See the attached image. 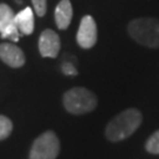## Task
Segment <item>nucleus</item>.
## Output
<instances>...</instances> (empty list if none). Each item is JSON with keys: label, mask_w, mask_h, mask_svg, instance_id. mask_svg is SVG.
<instances>
[{"label": "nucleus", "mask_w": 159, "mask_h": 159, "mask_svg": "<svg viewBox=\"0 0 159 159\" xmlns=\"http://www.w3.org/2000/svg\"><path fill=\"white\" fill-rule=\"evenodd\" d=\"M98 39L97 24L91 16L83 17L77 32V43L83 48H91L96 45Z\"/></svg>", "instance_id": "nucleus-6"}, {"label": "nucleus", "mask_w": 159, "mask_h": 159, "mask_svg": "<svg viewBox=\"0 0 159 159\" xmlns=\"http://www.w3.org/2000/svg\"><path fill=\"white\" fill-rule=\"evenodd\" d=\"M0 59L10 67L19 68L25 64V54L21 48L11 43L0 45Z\"/></svg>", "instance_id": "nucleus-8"}, {"label": "nucleus", "mask_w": 159, "mask_h": 159, "mask_svg": "<svg viewBox=\"0 0 159 159\" xmlns=\"http://www.w3.org/2000/svg\"><path fill=\"white\" fill-rule=\"evenodd\" d=\"M34 12L38 17H44L47 10V0H32Z\"/></svg>", "instance_id": "nucleus-13"}, {"label": "nucleus", "mask_w": 159, "mask_h": 159, "mask_svg": "<svg viewBox=\"0 0 159 159\" xmlns=\"http://www.w3.org/2000/svg\"><path fill=\"white\" fill-rule=\"evenodd\" d=\"M142 113L137 108H127L116 116L106 126L105 136L111 142H120L134 133L142 124Z\"/></svg>", "instance_id": "nucleus-1"}, {"label": "nucleus", "mask_w": 159, "mask_h": 159, "mask_svg": "<svg viewBox=\"0 0 159 159\" xmlns=\"http://www.w3.org/2000/svg\"><path fill=\"white\" fill-rule=\"evenodd\" d=\"M59 152V138L53 131H46L33 142L29 159H56Z\"/></svg>", "instance_id": "nucleus-4"}, {"label": "nucleus", "mask_w": 159, "mask_h": 159, "mask_svg": "<svg viewBox=\"0 0 159 159\" xmlns=\"http://www.w3.org/2000/svg\"><path fill=\"white\" fill-rule=\"evenodd\" d=\"M60 50V38L53 30H45L40 34L39 52L44 58H56Z\"/></svg>", "instance_id": "nucleus-7"}, {"label": "nucleus", "mask_w": 159, "mask_h": 159, "mask_svg": "<svg viewBox=\"0 0 159 159\" xmlns=\"http://www.w3.org/2000/svg\"><path fill=\"white\" fill-rule=\"evenodd\" d=\"M14 21L20 34L30 35L34 31V14L31 7H25L23 11L16 14Z\"/></svg>", "instance_id": "nucleus-10"}, {"label": "nucleus", "mask_w": 159, "mask_h": 159, "mask_svg": "<svg viewBox=\"0 0 159 159\" xmlns=\"http://www.w3.org/2000/svg\"><path fill=\"white\" fill-rule=\"evenodd\" d=\"M13 130V124L6 116H0V140H4L10 137Z\"/></svg>", "instance_id": "nucleus-11"}, {"label": "nucleus", "mask_w": 159, "mask_h": 159, "mask_svg": "<svg viewBox=\"0 0 159 159\" xmlns=\"http://www.w3.org/2000/svg\"><path fill=\"white\" fill-rule=\"evenodd\" d=\"M127 31L138 44L151 48L159 47V20L154 18H138L132 20Z\"/></svg>", "instance_id": "nucleus-2"}, {"label": "nucleus", "mask_w": 159, "mask_h": 159, "mask_svg": "<svg viewBox=\"0 0 159 159\" xmlns=\"http://www.w3.org/2000/svg\"><path fill=\"white\" fill-rule=\"evenodd\" d=\"M148 152L152 154H159V130L156 131L152 136L148 139L145 144Z\"/></svg>", "instance_id": "nucleus-12"}, {"label": "nucleus", "mask_w": 159, "mask_h": 159, "mask_svg": "<svg viewBox=\"0 0 159 159\" xmlns=\"http://www.w3.org/2000/svg\"><path fill=\"white\" fill-rule=\"evenodd\" d=\"M64 106L70 113L84 114L93 111L98 105L96 94L85 87H73L64 94Z\"/></svg>", "instance_id": "nucleus-3"}, {"label": "nucleus", "mask_w": 159, "mask_h": 159, "mask_svg": "<svg viewBox=\"0 0 159 159\" xmlns=\"http://www.w3.org/2000/svg\"><path fill=\"white\" fill-rule=\"evenodd\" d=\"M14 12L7 4H0V35L4 39L18 41L20 32L14 21Z\"/></svg>", "instance_id": "nucleus-5"}, {"label": "nucleus", "mask_w": 159, "mask_h": 159, "mask_svg": "<svg viewBox=\"0 0 159 159\" xmlns=\"http://www.w3.org/2000/svg\"><path fill=\"white\" fill-rule=\"evenodd\" d=\"M73 17V8L70 0H61L56 7L54 19L56 25L59 30H66L71 24Z\"/></svg>", "instance_id": "nucleus-9"}, {"label": "nucleus", "mask_w": 159, "mask_h": 159, "mask_svg": "<svg viewBox=\"0 0 159 159\" xmlns=\"http://www.w3.org/2000/svg\"><path fill=\"white\" fill-rule=\"evenodd\" d=\"M61 71H63L64 74H66V75H75V74L78 73L75 67L73 66V64L70 63V61H66V63H64L63 65H61Z\"/></svg>", "instance_id": "nucleus-14"}]
</instances>
